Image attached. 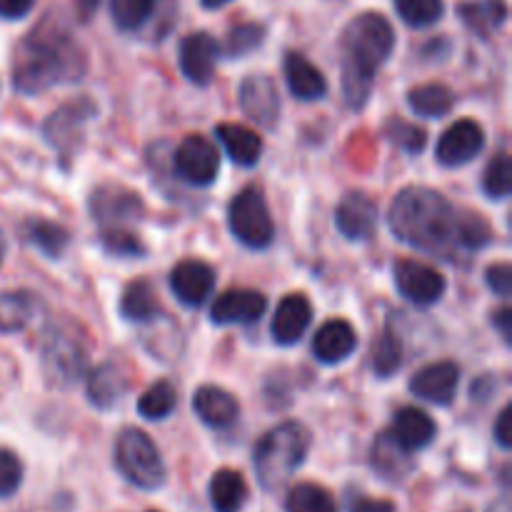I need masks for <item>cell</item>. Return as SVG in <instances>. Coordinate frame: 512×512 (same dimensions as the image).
I'll return each mask as SVG.
<instances>
[{
  "label": "cell",
  "instance_id": "6da1fadb",
  "mask_svg": "<svg viewBox=\"0 0 512 512\" xmlns=\"http://www.w3.org/2000/svg\"><path fill=\"white\" fill-rule=\"evenodd\" d=\"M390 230L400 243L420 253L455 260L460 248V213L430 188H405L388 213Z\"/></svg>",
  "mask_w": 512,
  "mask_h": 512
},
{
  "label": "cell",
  "instance_id": "7a4b0ae2",
  "mask_svg": "<svg viewBox=\"0 0 512 512\" xmlns=\"http://www.w3.org/2000/svg\"><path fill=\"white\" fill-rule=\"evenodd\" d=\"M85 68V53L73 35L43 23L15 50L13 88L20 95H40L55 85L75 83Z\"/></svg>",
  "mask_w": 512,
  "mask_h": 512
},
{
  "label": "cell",
  "instance_id": "3957f363",
  "mask_svg": "<svg viewBox=\"0 0 512 512\" xmlns=\"http://www.w3.org/2000/svg\"><path fill=\"white\" fill-rule=\"evenodd\" d=\"M343 95L348 108H365L375 73L395 50V30L380 13H360L343 30Z\"/></svg>",
  "mask_w": 512,
  "mask_h": 512
},
{
  "label": "cell",
  "instance_id": "277c9868",
  "mask_svg": "<svg viewBox=\"0 0 512 512\" xmlns=\"http://www.w3.org/2000/svg\"><path fill=\"white\" fill-rule=\"evenodd\" d=\"M310 443H313L310 430L295 420L268 430L258 440L253 453V468L260 488L275 493L283 485H288V480L298 473V468L308 458Z\"/></svg>",
  "mask_w": 512,
  "mask_h": 512
},
{
  "label": "cell",
  "instance_id": "5b68a950",
  "mask_svg": "<svg viewBox=\"0 0 512 512\" xmlns=\"http://www.w3.org/2000/svg\"><path fill=\"white\" fill-rule=\"evenodd\" d=\"M40 365H43L45 380L53 388H70L88 370L85 338L80 333H73L70 325H50L43 335Z\"/></svg>",
  "mask_w": 512,
  "mask_h": 512
},
{
  "label": "cell",
  "instance_id": "8992f818",
  "mask_svg": "<svg viewBox=\"0 0 512 512\" xmlns=\"http://www.w3.org/2000/svg\"><path fill=\"white\" fill-rule=\"evenodd\" d=\"M115 468L140 490H160L168 480L158 445L138 428H125L115 440Z\"/></svg>",
  "mask_w": 512,
  "mask_h": 512
},
{
  "label": "cell",
  "instance_id": "52a82bcc",
  "mask_svg": "<svg viewBox=\"0 0 512 512\" xmlns=\"http://www.w3.org/2000/svg\"><path fill=\"white\" fill-rule=\"evenodd\" d=\"M228 228L245 248L265 250L273 243V215L258 188H245L235 195L228 205Z\"/></svg>",
  "mask_w": 512,
  "mask_h": 512
},
{
  "label": "cell",
  "instance_id": "ba28073f",
  "mask_svg": "<svg viewBox=\"0 0 512 512\" xmlns=\"http://www.w3.org/2000/svg\"><path fill=\"white\" fill-rule=\"evenodd\" d=\"M143 213V200L128 188L108 183L90 193V215L100 225V230H133V223H138Z\"/></svg>",
  "mask_w": 512,
  "mask_h": 512
},
{
  "label": "cell",
  "instance_id": "9c48e42d",
  "mask_svg": "<svg viewBox=\"0 0 512 512\" xmlns=\"http://www.w3.org/2000/svg\"><path fill=\"white\" fill-rule=\"evenodd\" d=\"M173 170L183 183L205 188V185H213L215 178H218L220 155L208 138H203V135H188L175 148Z\"/></svg>",
  "mask_w": 512,
  "mask_h": 512
},
{
  "label": "cell",
  "instance_id": "30bf717a",
  "mask_svg": "<svg viewBox=\"0 0 512 512\" xmlns=\"http://www.w3.org/2000/svg\"><path fill=\"white\" fill-rule=\"evenodd\" d=\"M395 285H398V293L418 308L435 305L448 288L443 275L433 265L420 263V260H398L395 263Z\"/></svg>",
  "mask_w": 512,
  "mask_h": 512
},
{
  "label": "cell",
  "instance_id": "8fae6325",
  "mask_svg": "<svg viewBox=\"0 0 512 512\" xmlns=\"http://www.w3.org/2000/svg\"><path fill=\"white\" fill-rule=\"evenodd\" d=\"M485 148V130L475 120H458L450 125L438 140V163L445 168H460L468 165L470 160L478 158Z\"/></svg>",
  "mask_w": 512,
  "mask_h": 512
},
{
  "label": "cell",
  "instance_id": "7c38bea8",
  "mask_svg": "<svg viewBox=\"0 0 512 512\" xmlns=\"http://www.w3.org/2000/svg\"><path fill=\"white\" fill-rule=\"evenodd\" d=\"M93 113V103L85 98L70 100V103L60 105V108L45 120V140H48L58 153L70 155L75 150V143L83 138L85 120Z\"/></svg>",
  "mask_w": 512,
  "mask_h": 512
},
{
  "label": "cell",
  "instance_id": "4fadbf2b",
  "mask_svg": "<svg viewBox=\"0 0 512 512\" xmlns=\"http://www.w3.org/2000/svg\"><path fill=\"white\" fill-rule=\"evenodd\" d=\"M240 108L260 128H275L280 118V95L273 78L248 75L240 85Z\"/></svg>",
  "mask_w": 512,
  "mask_h": 512
},
{
  "label": "cell",
  "instance_id": "5bb4252c",
  "mask_svg": "<svg viewBox=\"0 0 512 512\" xmlns=\"http://www.w3.org/2000/svg\"><path fill=\"white\" fill-rule=\"evenodd\" d=\"M460 385V368L453 360H440V363L425 365L423 370L410 380V393L415 398L433 405H450L455 400Z\"/></svg>",
  "mask_w": 512,
  "mask_h": 512
},
{
  "label": "cell",
  "instance_id": "9a60e30c",
  "mask_svg": "<svg viewBox=\"0 0 512 512\" xmlns=\"http://www.w3.org/2000/svg\"><path fill=\"white\" fill-rule=\"evenodd\" d=\"M215 270L203 260H180L170 270V290L188 308H200L213 295Z\"/></svg>",
  "mask_w": 512,
  "mask_h": 512
},
{
  "label": "cell",
  "instance_id": "2e32d148",
  "mask_svg": "<svg viewBox=\"0 0 512 512\" xmlns=\"http://www.w3.org/2000/svg\"><path fill=\"white\" fill-rule=\"evenodd\" d=\"M268 310V300L258 290H228L218 295L210 308V323L215 325H253Z\"/></svg>",
  "mask_w": 512,
  "mask_h": 512
},
{
  "label": "cell",
  "instance_id": "e0dca14e",
  "mask_svg": "<svg viewBox=\"0 0 512 512\" xmlns=\"http://www.w3.org/2000/svg\"><path fill=\"white\" fill-rule=\"evenodd\" d=\"M310 323H313V305H310V300L300 293H290L275 308L270 335H273L275 343L288 348V345H295L308 333Z\"/></svg>",
  "mask_w": 512,
  "mask_h": 512
},
{
  "label": "cell",
  "instance_id": "ac0fdd59",
  "mask_svg": "<svg viewBox=\"0 0 512 512\" xmlns=\"http://www.w3.org/2000/svg\"><path fill=\"white\" fill-rule=\"evenodd\" d=\"M220 45L213 35L193 33L180 43V70L193 85H208L215 75Z\"/></svg>",
  "mask_w": 512,
  "mask_h": 512
},
{
  "label": "cell",
  "instance_id": "d6986e66",
  "mask_svg": "<svg viewBox=\"0 0 512 512\" xmlns=\"http://www.w3.org/2000/svg\"><path fill=\"white\" fill-rule=\"evenodd\" d=\"M335 225L348 240H365L378 225V205L365 193H348L335 210Z\"/></svg>",
  "mask_w": 512,
  "mask_h": 512
},
{
  "label": "cell",
  "instance_id": "ffe728a7",
  "mask_svg": "<svg viewBox=\"0 0 512 512\" xmlns=\"http://www.w3.org/2000/svg\"><path fill=\"white\" fill-rule=\"evenodd\" d=\"M358 348V333L348 320H328L313 338V355L323 365L345 363Z\"/></svg>",
  "mask_w": 512,
  "mask_h": 512
},
{
  "label": "cell",
  "instance_id": "44dd1931",
  "mask_svg": "<svg viewBox=\"0 0 512 512\" xmlns=\"http://www.w3.org/2000/svg\"><path fill=\"white\" fill-rule=\"evenodd\" d=\"M388 433L393 435L400 448L408 450V453H418V450H425L433 443L435 435H438V425L425 410L400 408Z\"/></svg>",
  "mask_w": 512,
  "mask_h": 512
},
{
  "label": "cell",
  "instance_id": "7402d4cb",
  "mask_svg": "<svg viewBox=\"0 0 512 512\" xmlns=\"http://www.w3.org/2000/svg\"><path fill=\"white\" fill-rule=\"evenodd\" d=\"M193 410L208 428L225 430L238 420L240 405L228 390L218 385H203L193 395Z\"/></svg>",
  "mask_w": 512,
  "mask_h": 512
},
{
  "label": "cell",
  "instance_id": "603a6c76",
  "mask_svg": "<svg viewBox=\"0 0 512 512\" xmlns=\"http://www.w3.org/2000/svg\"><path fill=\"white\" fill-rule=\"evenodd\" d=\"M215 135H218L220 145H223L225 153L235 165H240V168L258 165L260 155H263V140L255 130L238 123H223L215 128Z\"/></svg>",
  "mask_w": 512,
  "mask_h": 512
},
{
  "label": "cell",
  "instance_id": "cb8c5ba5",
  "mask_svg": "<svg viewBox=\"0 0 512 512\" xmlns=\"http://www.w3.org/2000/svg\"><path fill=\"white\" fill-rule=\"evenodd\" d=\"M285 83L298 100H320L328 93L323 73L300 53H288L283 60Z\"/></svg>",
  "mask_w": 512,
  "mask_h": 512
},
{
  "label": "cell",
  "instance_id": "d4e9b609",
  "mask_svg": "<svg viewBox=\"0 0 512 512\" xmlns=\"http://www.w3.org/2000/svg\"><path fill=\"white\" fill-rule=\"evenodd\" d=\"M128 390L125 373L113 363L95 365L88 373V400L98 410H110L123 400Z\"/></svg>",
  "mask_w": 512,
  "mask_h": 512
},
{
  "label": "cell",
  "instance_id": "484cf974",
  "mask_svg": "<svg viewBox=\"0 0 512 512\" xmlns=\"http://www.w3.org/2000/svg\"><path fill=\"white\" fill-rule=\"evenodd\" d=\"M40 300L30 290H5L0 293V333L13 335L30 325L38 315Z\"/></svg>",
  "mask_w": 512,
  "mask_h": 512
},
{
  "label": "cell",
  "instance_id": "4316f807",
  "mask_svg": "<svg viewBox=\"0 0 512 512\" xmlns=\"http://www.w3.org/2000/svg\"><path fill=\"white\" fill-rule=\"evenodd\" d=\"M208 495L215 512H240L248 503V483L238 470L223 468L210 478Z\"/></svg>",
  "mask_w": 512,
  "mask_h": 512
},
{
  "label": "cell",
  "instance_id": "83f0119b",
  "mask_svg": "<svg viewBox=\"0 0 512 512\" xmlns=\"http://www.w3.org/2000/svg\"><path fill=\"white\" fill-rule=\"evenodd\" d=\"M370 463L378 470L380 478L398 483V480H403L413 470V453L400 448L390 433H380L373 450H370Z\"/></svg>",
  "mask_w": 512,
  "mask_h": 512
},
{
  "label": "cell",
  "instance_id": "f1b7e54d",
  "mask_svg": "<svg viewBox=\"0 0 512 512\" xmlns=\"http://www.w3.org/2000/svg\"><path fill=\"white\" fill-rule=\"evenodd\" d=\"M120 313L130 323H153L155 318H160L163 310H160L153 285L148 280H133L125 285L123 298H120Z\"/></svg>",
  "mask_w": 512,
  "mask_h": 512
},
{
  "label": "cell",
  "instance_id": "f546056e",
  "mask_svg": "<svg viewBox=\"0 0 512 512\" xmlns=\"http://www.w3.org/2000/svg\"><path fill=\"white\" fill-rule=\"evenodd\" d=\"M408 105L420 118H445L453 110L455 95L443 83L418 85L408 93Z\"/></svg>",
  "mask_w": 512,
  "mask_h": 512
},
{
  "label": "cell",
  "instance_id": "4dcf8cb0",
  "mask_svg": "<svg viewBox=\"0 0 512 512\" xmlns=\"http://www.w3.org/2000/svg\"><path fill=\"white\" fill-rule=\"evenodd\" d=\"M25 240L33 245L38 253H43L45 258H60L65 253V248L70 245V233L60 223L53 220L33 218L23 225Z\"/></svg>",
  "mask_w": 512,
  "mask_h": 512
},
{
  "label": "cell",
  "instance_id": "1f68e13d",
  "mask_svg": "<svg viewBox=\"0 0 512 512\" xmlns=\"http://www.w3.org/2000/svg\"><path fill=\"white\" fill-rule=\"evenodd\" d=\"M460 18L480 38L493 35L500 25L508 20V5L505 0H483V3H465L460 8Z\"/></svg>",
  "mask_w": 512,
  "mask_h": 512
},
{
  "label": "cell",
  "instance_id": "d6a6232c",
  "mask_svg": "<svg viewBox=\"0 0 512 512\" xmlns=\"http://www.w3.org/2000/svg\"><path fill=\"white\" fill-rule=\"evenodd\" d=\"M285 510L288 512H338L335 498L315 483H300L295 485L285 500Z\"/></svg>",
  "mask_w": 512,
  "mask_h": 512
},
{
  "label": "cell",
  "instance_id": "836d02e7",
  "mask_svg": "<svg viewBox=\"0 0 512 512\" xmlns=\"http://www.w3.org/2000/svg\"><path fill=\"white\" fill-rule=\"evenodd\" d=\"M158 0H110V18L125 33L140 30L153 18Z\"/></svg>",
  "mask_w": 512,
  "mask_h": 512
},
{
  "label": "cell",
  "instance_id": "e575fe53",
  "mask_svg": "<svg viewBox=\"0 0 512 512\" xmlns=\"http://www.w3.org/2000/svg\"><path fill=\"white\" fill-rule=\"evenodd\" d=\"M175 405H178V395H175L173 385L168 380H158L140 395L138 413L145 420H165L173 413Z\"/></svg>",
  "mask_w": 512,
  "mask_h": 512
},
{
  "label": "cell",
  "instance_id": "d590c367",
  "mask_svg": "<svg viewBox=\"0 0 512 512\" xmlns=\"http://www.w3.org/2000/svg\"><path fill=\"white\" fill-rule=\"evenodd\" d=\"M403 365V343L393 330H385L373 348V373L378 378H390Z\"/></svg>",
  "mask_w": 512,
  "mask_h": 512
},
{
  "label": "cell",
  "instance_id": "8d00e7d4",
  "mask_svg": "<svg viewBox=\"0 0 512 512\" xmlns=\"http://www.w3.org/2000/svg\"><path fill=\"white\" fill-rule=\"evenodd\" d=\"M395 10L410 28H430L445 13L443 0H395Z\"/></svg>",
  "mask_w": 512,
  "mask_h": 512
},
{
  "label": "cell",
  "instance_id": "74e56055",
  "mask_svg": "<svg viewBox=\"0 0 512 512\" xmlns=\"http://www.w3.org/2000/svg\"><path fill=\"white\" fill-rule=\"evenodd\" d=\"M265 40V28L260 23H243L235 25L228 35H225V43L220 48V53H225L228 58H243V55L253 53L255 48H260Z\"/></svg>",
  "mask_w": 512,
  "mask_h": 512
},
{
  "label": "cell",
  "instance_id": "f35d334b",
  "mask_svg": "<svg viewBox=\"0 0 512 512\" xmlns=\"http://www.w3.org/2000/svg\"><path fill=\"white\" fill-rule=\"evenodd\" d=\"M483 190L490 200H505L512 190V160L508 153H498L488 163L483 175Z\"/></svg>",
  "mask_w": 512,
  "mask_h": 512
},
{
  "label": "cell",
  "instance_id": "ab89813d",
  "mask_svg": "<svg viewBox=\"0 0 512 512\" xmlns=\"http://www.w3.org/2000/svg\"><path fill=\"white\" fill-rule=\"evenodd\" d=\"M493 238L488 220L478 213H460V248L463 253H478Z\"/></svg>",
  "mask_w": 512,
  "mask_h": 512
},
{
  "label": "cell",
  "instance_id": "60d3db41",
  "mask_svg": "<svg viewBox=\"0 0 512 512\" xmlns=\"http://www.w3.org/2000/svg\"><path fill=\"white\" fill-rule=\"evenodd\" d=\"M100 240H103V248L110 255H120V258H145V245L140 243V238L130 228L100 230Z\"/></svg>",
  "mask_w": 512,
  "mask_h": 512
},
{
  "label": "cell",
  "instance_id": "b9f144b4",
  "mask_svg": "<svg viewBox=\"0 0 512 512\" xmlns=\"http://www.w3.org/2000/svg\"><path fill=\"white\" fill-rule=\"evenodd\" d=\"M385 133H388V138L393 140L398 148H403L405 153H420V150L425 148V143H428V135H425L423 128H418V125L413 123H405V120H390L388 125H385Z\"/></svg>",
  "mask_w": 512,
  "mask_h": 512
},
{
  "label": "cell",
  "instance_id": "7bdbcfd3",
  "mask_svg": "<svg viewBox=\"0 0 512 512\" xmlns=\"http://www.w3.org/2000/svg\"><path fill=\"white\" fill-rule=\"evenodd\" d=\"M23 483V463L13 450L0 448V500L13 498Z\"/></svg>",
  "mask_w": 512,
  "mask_h": 512
},
{
  "label": "cell",
  "instance_id": "ee69618b",
  "mask_svg": "<svg viewBox=\"0 0 512 512\" xmlns=\"http://www.w3.org/2000/svg\"><path fill=\"white\" fill-rule=\"evenodd\" d=\"M485 283L500 298H510L512 293V268L510 263H495L490 265L488 273H485Z\"/></svg>",
  "mask_w": 512,
  "mask_h": 512
},
{
  "label": "cell",
  "instance_id": "f6af8a7d",
  "mask_svg": "<svg viewBox=\"0 0 512 512\" xmlns=\"http://www.w3.org/2000/svg\"><path fill=\"white\" fill-rule=\"evenodd\" d=\"M35 0H0V18L20 20L33 10Z\"/></svg>",
  "mask_w": 512,
  "mask_h": 512
},
{
  "label": "cell",
  "instance_id": "bcb514c9",
  "mask_svg": "<svg viewBox=\"0 0 512 512\" xmlns=\"http://www.w3.org/2000/svg\"><path fill=\"white\" fill-rule=\"evenodd\" d=\"M510 418H512V410H510V405H508V408L500 410L498 420H495V428H493L495 440H498V445H500V448H503V450H510V448H512Z\"/></svg>",
  "mask_w": 512,
  "mask_h": 512
},
{
  "label": "cell",
  "instance_id": "7dc6e473",
  "mask_svg": "<svg viewBox=\"0 0 512 512\" xmlns=\"http://www.w3.org/2000/svg\"><path fill=\"white\" fill-rule=\"evenodd\" d=\"M350 512H395V505L390 500L378 498H355L350 503Z\"/></svg>",
  "mask_w": 512,
  "mask_h": 512
},
{
  "label": "cell",
  "instance_id": "c3c4849f",
  "mask_svg": "<svg viewBox=\"0 0 512 512\" xmlns=\"http://www.w3.org/2000/svg\"><path fill=\"white\" fill-rule=\"evenodd\" d=\"M493 325L498 328V333L503 335L505 343L510 345V338H512V310L510 308H500L498 313L493 315Z\"/></svg>",
  "mask_w": 512,
  "mask_h": 512
},
{
  "label": "cell",
  "instance_id": "681fc988",
  "mask_svg": "<svg viewBox=\"0 0 512 512\" xmlns=\"http://www.w3.org/2000/svg\"><path fill=\"white\" fill-rule=\"evenodd\" d=\"M78 8H80V15L88 18V15L95 13V8H98V0H78Z\"/></svg>",
  "mask_w": 512,
  "mask_h": 512
},
{
  "label": "cell",
  "instance_id": "f907efd6",
  "mask_svg": "<svg viewBox=\"0 0 512 512\" xmlns=\"http://www.w3.org/2000/svg\"><path fill=\"white\" fill-rule=\"evenodd\" d=\"M228 3H233V0H200V5H203V8H208V10H218V8H223V5H228Z\"/></svg>",
  "mask_w": 512,
  "mask_h": 512
},
{
  "label": "cell",
  "instance_id": "816d5d0a",
  "mask_svg": "<svg viewBox=\"0 0 512 512\" xmlns=\"http://www.w3.org/2000/svg\"><path fill=\"white\" fill-rule=\"evenodd\" d=\"M5 250H8V243H5V235H3V230H0V265H3V260H5Z\"/></svg>",
  "mask_w": 512,
  "mask_h": 512
},
{
  "label": "cell",
  "instance_id": "f5cc1de1",
  "mask_svg": "<svg viewBox=\"0 0 512 512\" xmlns=\"http://www.w3.org/2000/svg\"><path fill=\"white\" fill-rule=\"evenodd\" d=\"M148 512H158V510H148Z\"/></svg>",
  "mask_w": 512,
  "mask_h": 512
}]
</instances>
